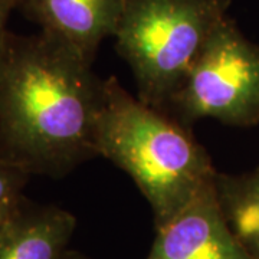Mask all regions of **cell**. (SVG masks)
<instances>
[{"label": "cell", "mask_w": 259, "mask_h": 259, "mask_svg": "<svg viewBox=\"0 0 259 259\" xmlns=\"http://www.w3.org/2000/svg\"><path fill=\"white\" fill-rule=\"evenodd\" d=\"M102 79L72 48L40 30L10 33L0 55V160L59 179L98 157Z\"/></svg>", "instance_id": "cell-1"}, {"label": "cell", "mask_w": 259, "mask_h": 259, "mask_svg": "<svg viewBox=\"0 0 259 259\" xmlns=\"http://www.w3.org/2000/svg\"><path fill=\"white\" fill-rule=\"evenodd\" d=\"M95 146L98 157L111 160L134 180L156 229L213 186L218 173L189 127L133 97L114 76L102 79Z\"/></svg>", "instance_id": "cell-2"}, {"label": "cell", "mask_w": 259, "mask_h": 259, "mask_svg": "<svg viewBox=\"0 0 259 259\" xmlns=\"http://www.w3.org/2000/svg\"><path fill=\"white\" fill-rule=\"evenodd\" d=\"M231 0H125L115 49L130 65L139 98L166 111Z\"/></svg>", "instance_id": "cell-3"}, {"label": "cell", "mask_w": 259, "mask_h": 259, "mask_svg": "<svg viewBox=\"0 0 259 259\" xmlns=\"http://www.w3.org/2000/svg\"><path fill=\"white\" fill-rule=\"evenodd\" d=\"M166 112L189 128L207 117L238 127L259 122V47L229 16L206 40Z\"/></svg>", "instance_id": "cell-4"}, {"label": "cell", "mask_w": 259, "mask_h": 259, "mask_svg": "<svg viewBox=\"0 0 259 259\" xmlns=\"http://www.w3.org/2000/svg\"><path fill=\"white\" fill-rule=\"evenodd\" d=\"M156 231L147 259H253L225 221L214 183Z\"/></svg>", "instance_id": "cell-5"}, {"label": "cell", "mask_w": 259, "mask_h": 259, "mask_svg": "<svg viewBox=\"0 0 259 259\" xmlns=\"http://www.w3.org/2000/svg\"><path fill=\"white\" fill-rule=\"evenodd\" d=\"M125 0H22L19 5L40 30L94 64L98 47L114 36Z\"/></svg>", "instance_id": "cell-6"}, {"label": "cell", "mask_w": 259, "mask_h": 259, "mask_svg": "<svg viewBox=\"0 0 259 259\" xmlns=\"http://www.w3.org/2000/svg\"><path fill=\"white\" fill-rule=\"evenodd\" d=\"M75 226L72 213L25 199L0 233V259H61Z\"/></svg>", "instance_id": "cell-7"}, {"label": "cell", "mask_w": 259, "mask_h": 259, "mask_svg": "<svg viewBox=\"0 0 259 259\" xmlns=\"http://www.w3.org/2000/svg\"><path fill=\"white\" fill-rule=\"evenodd\" d=\"M214 192L232 233L252 258L259 259V167L243 175L218 171Z\"/></svg>", "instance_id": "cell-8"}, {"label": "cell", "mask_w": 259, "mask_h": 259, "mask_svg": "<svg viewBox=\"0 0 259 259\" xmlns=\"http://www.w3.org/2000/svg\"><path fill=\"white\" fill-rule=\"evenodd\" d=\"M28 171L0 160V216L16 210L23 197V189L28 183Z\"/></svg>", "instance_id": "cell-9"}, {"label": "cell", "mask_w": 259, "mask_h": 259, "mask_svg": "<svg viewBox=\"0 0 259 259\" xmlns=\"http://www.w3.org/2000/svg\"><path fill=\"white\" fill-rule=\"evenodd\" d=\"M16 2L15 0H0V55L5 49L6 40H8V35L9 32L6 30V23H8V18H9L10 12L13 8H16Z\"/></svg>", "instance_id": "cell-10"}, {"label": "cell", "mask_w": 259, "mask_h": 259, "mask_svg": "<svg viewBox=\"0 0 259 259\" xmlns=\"http://www.w3.org/2000/svg\"><path fill=\"white\" fill-rule=\"evenodd\" d=\"M61 259H90L88 256H85L82 253H79V252H76V250H71V249H66L65 250V253L61 256Z\"/></svg>", "instance_id": "cell-11"}, {"label": "cell", "mask_w": 259, "mask_h": 259, "mask_svg": "<svg viewBox=\"0 0 259 259\" xmlns=\"http://www.w3.org/2000/svg\"><path fill=\"white\" fill-rule=\"evenodd\" d=\"M22 203H23V202H22ZM18 209H16V210H18ZM16 210H13L12 213H8V214H3V216H0V233H2V231L5 229L6 223L9 222V219L12 218V216H13V214H15V212H16Z\"/></svg>", "instance_id": "cell-12"}, {"label": "cell", "mask_w": 259, "mask_h": 259, "mask_svg": "<svg viewBox=\"0 0 259 259\" xmlns=\"http://www.w3.org/2000/svg\"><path fill=\"white\" fill-rule=\"evenodd\" d=\"M15 2H16V5H18V6L22 3V0H15Z\"/></svg>", "instance_id": "cell-13"}]
</instances>
